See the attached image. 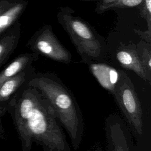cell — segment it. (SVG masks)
<instances>
[{"label": "cell", "mask_w": 151, "mask_h": 151, "mask_svg": "<svg viewBox=\"0 0 151 151\" xmlns=\"http://www.w3.org/2000/svg\"><path fill=\"white\" fill-rule=\"evenodd\" d=\"M21 88L7 102L22 151H31L32 145L44 151H71L54 110L37 89Z\"/></svg>", "instance_id": "obj_1"}, {"label": "cell", "mask_w": 151, "mask_h": 151, "mask_svg": "<svg viewBox=\"0 0 151 151\" xmlns=\"http://www.w3.org/2000/svg\"><path fill=\"white\" fill-rule=\"evenodd\" d=\"M27 86L38 90L47 100L66 130L73 149L77 150L82 142L84 123L80 108L72 94L60 84L45 77L32 78Z\"/></svg>", "instance_id": "obj_2"}, {"label": "cell", "mask_w": 151, "mask_h": 151, "mask_svg": "<svg viewBox=\"0 0 151 151\" xmlns=\"http://www.w3.org/2000/svg\"><path fill=\"white\" fill-rule=\"evenodd\" d=\"M113 95L133 135L140 139L143 132V111L130 80L128 78L120 79Z\"/></svg>", "instance_id": "obj_3"}, {"label": "cell", "mask_w": 151, "mask_h": 151, "mask_svg": "<svg viewBox=\"0 0 151 151\" xmlns=\"http://www.w3.org/2000/svg\"><path fill=\"white\" fill-rule=\"evenodd\" d=\"M63 20L65 28L80 53L98 57L101 52V45L90 28L76 18L65 17Z\"/></svg>", "instance_id": "obj_4"}, {"label": "cell", "mask_w": 151, "mask_h": 151, "mask_svg": "<svg viewBox=\"0 0 151 151\" xmlns=\"http://www.w3.org/2000/svg\"><path fill=\"white\" fill-rule=\"evenodd\" d=\"M38 53L52 60L68 63L71 56L68 51L59 42L52 32L47 27L32 38L28 45Z\"/></svg>", "instance_id": "obj_5"}, {"label": "cell", "mask_w": 151, "mask_h": 151, "mask_svg": "<svg viewBox=\"0 0 151 151\" xmlns=\"http://www.w3.org/2000/svg\"><path fill=\"white\" fill-rule=\"evenodd\" d=\"M106 151H130L131 138L128 128L122 119L110 114L105 120Z\"/></svg>", "instance_id": "obj_6"}, {"label": "cell", "mask_w": 151, "mask_h": 151, "mask_svg": "<svg viewBox=\"0 0 151 151\" xmlns=\"http://www.w3.org/2000/svg\"><path fill=\"white\" fill-rule=\"evenodd\" d=\"M90 70L99 83L113 94L120 80L119 72L114 68L101 63L91 64Z\"/></svg>", "instance_id": "obj_7"}, {"label": "cell", "mask_w": 151, "mask_h": 151, "mask_svg": "<svg viewBox=\"0 0 151 151\" xmlns=\"http://www.w3.org/2000/svg\"><path fill=\"white\" fill-rule=\"evenodd\" d=\"M20 37V24L16 22L0 37V67L17 46Z\"/></svg>", "instance_id": "obj_8"}, {"label": "cell", "mask_w": 151, "mask_h": 151, "mask_svg": "<svg viewBox=\"0 0 151 151\" xmlns=\"http://www.w3.org/2000/svg\"><path fill=\"white\" fill-rule=\"evenodd\" d=\"M116 57L120 65L127 70H132L145 81L149 80L147 71L143 65L140 57L133 50H123L118 51Z\"/></svg>", "instance_id": "obj_9"}, {"label": "cell", "mask_w": 151, "mask_h": 151, "mask_svg": "<svg viewBox=\"0 0 151 151\" xmlns=\"http://www.w3.org/2000/svg\"><path fill=\"white\" fill-rule=\"evenodd\" d=\"M28 71L25 69L5 80L0 86V103H7L27 81Z\"/></svg>", "instance_id": "obj_10"}, {"label": "cell", "mask_w": 151, "mask_h": 151, "mask_svg": "<svg viewBox=\"0 0 151 151\" xmlns=\"http://www.w3.org/2000/svg\"><path fill=\"white\" fill-rule=\"evenodd\" d=\"M34 57L31 54H21L15 58L0 72V86L6 80L24 70L31 64Z\"/></svg>", "instance_id": "obj_11"}, {"label": "cell", "mask_w": 151, "mask_h": 151, "mask_svg": "<svg viewBox=\"0 0 151 151\" xmlns=\"http://www.w3.org/2000/svg\"><path fill=\"white\" fill-rule=\"evenodd\" d=\"M27 2L21 1L0 15V37L17 21L26 8Z\"/></svg>", "instance_id": "obj_12"}, {"label": "cell", "mask_w": 151, "mask_h": 151, "mask_svg": "<svg viewBox=\"0 0 151 151\" xmlns=\"http://www.w3.org/2000/svg\"><path fill=\"white\" fill-rule=\"evenodd\" d=\"M143 2V0H118L116 3L111 5L109 8L113 7H134L139 5Z\"/></svg>", "instance_id": "obj_13"}, {"label": "cell", "mask_w": 151, "mask_h": 151, "mask_svg": "<svg viewBox=\"0 0 151 151\" xmlns=\"http://www.w3.org/2000/svg\"><path fill=\"white\" fill-rule=\"evenodd\" d=\"M143 15L146 17L147 21L149 34L150 33V22H151V0H143Z\"/></svg>", "instance_id": "obj_14"}, {"label": "cell", "mask_w": 151, "mask_h": 151, "mask_svg": "<svg viewBox=\"0 0 151 151\" xmlns=\"http://www.w3.org/2000/svg\"><path fill=\"white\" fill-rule=\"evenodd\" d=\"M142 63L147 71L151 70V55L150 52L147 49H145L140 58Z\"/></svg>", "instance_id": "obj_15"}, {"label": "cell", "mask_w": 151, "mask_h": 151, "mask_svg": "<svg viewBox=\"0 0 151 151\" xmlns=\"http://www.w3.org/2000/svg\"><path fill=\"white\" fill-rule=\"evenodd\" d=\"M22 0H0V15L15 4Z\"/></svg>", "instance_id": "obj_16"}, {"label": "cell", "mask_w": 151, "mask_h": 151, "mask_svg": "<svg viewBox=\"0 0 151 151\" xmlns=\"http://www.w3.org/2000/svg\"><path fill=\"white\" fill-rule=\"evenodd\" d=\"M118 0H102L101 4L100 5V9L101 10H106L109 9V8L116 3Z\"/></svg>", "instance_id": "obj_17"}, {"label": "cell", "mask_w": 151, "mask_h": 151, "mask_svg": "<svg viewBox=\"0 0 151 151\" xmlns=\"http://www.w3.org/2000/svg\"><path fill=\"white\" fill-rule=\"evenodd\" d=\"M7 103H0V117L3 116L6 111Z\"/></svg>", "instance_id": "obj_18"}, {"label": "cell", "mask_w": 151, "mask_h": 151, "mask_svg": "<svg viewBox=\"0 0 151 151\" xmlns=\"http://www.w3.org/2000/svg\"><path fill=\"white\" fill-rule=\"evenodd\" d=\"M94 151H104V150L101 147H97Z\"/></svg>", "instance_id": "obj_19"}]
</instances>
